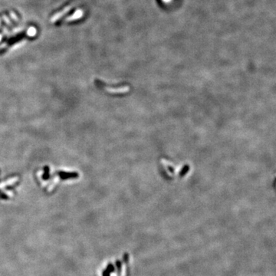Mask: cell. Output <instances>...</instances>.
Here are the masks:
<instances>
[{
    "instance_id": "1",
    "label": "cell",
    "mask_w": 276,
    "mask_h": 276,
    "mask_svg": "<svg viewBox=\"0 0 276 276\" xmlns=\"http://www.w3.org/2000/svg\"><path fill=\"white\" fill-rule=\"evenodd\" d=\"M71 7H72L71 6H67V7H66V8H64V10H62V12H60V13H57L56 15H54V16L52 18V19H51V22H56V21H57V20H58V19H60L61 17L63 16V15H64V14L67 13L68 12L70 11V9H71Z\"/></svg>"
},
{
    "instance_id": "2",
    "label": "cell",
    "mask_w": 276,
    "mask_h": 276,
    "mask_svg": "<svg viewBox=\"0 0 276 276\" xmlns=\"http://www.w3.org/2000/svg\"><path fill=\"white\" fill-rule=\"evenodd\" d=\"M82 15H83V11H82L81 9H78V10H77V11L75 12V13L73 14L72 15H71V16L69 17V18L66 19V20H67V21L76 20V19L81 18Z\"/></svg>"
},
{
    "instance_id": "3",
    "label": "cell",
    "mask_w": 276,
    "mask_h": 276,
    "mask_svg": "<svg viewBox=\"0 0 276 276\" xmlns=\"http://www.w3.org/2000/svg\"><path fill=\"white\" fill-rule=\"evenodd\" d=\"M27 33H28V35H29V36H34L36 34V29H35V28H33V27L29 28V30H28V32Z\"/></svg>"
},
{
    "instance_id": "4",
    "label": "cell",
    "mask_w": 276,
    "mask_h": 276,
    "mask_svg": "<svg viewBox=\"0 0 276 276\" xmlns=\"http://www.w3.org/2000/svg\"><path fill=\"white\" fill-rule=\"evenodd\" d=\"M11 15H12V17L13 16V19H14V20L15 21H16V22H18V18H17V16L16 15H15V14L13 13V12H12L11 13Z\"/></svg>"
},
{
    "instance_id": "5",
    "label": "cell",
    "mask_w": 276,
    "mask_h": 276,
    "mask_svg": "<svg viewBox=\"0 0 276 276\" xmlns=\"http://www.w3.org/2000/svg\"><path fill=\"white\" fill-rule=\"evenodd\" d=\"M3 18H4L5 21H6V22H8V25H10V24H11V22H10V21L8 20V18H7V17H6V16H5V15H4V16H3Z\"/></svg>"
},
{
    "instance_id": "6",
    "label": "cell",
    "mask_w": 276,
    "mask_h": 276,
    "mask_svg": "<svg viewBox=\"0 0 276 276\" xmlns=\"http://www.w3.org/2000/svg\"><path fill=\"white\" fill-rule=\"evenodd\" d=\"M1 39H2V36H1V35H0V40H1Z\"/></svg>"
}]
</instances>
